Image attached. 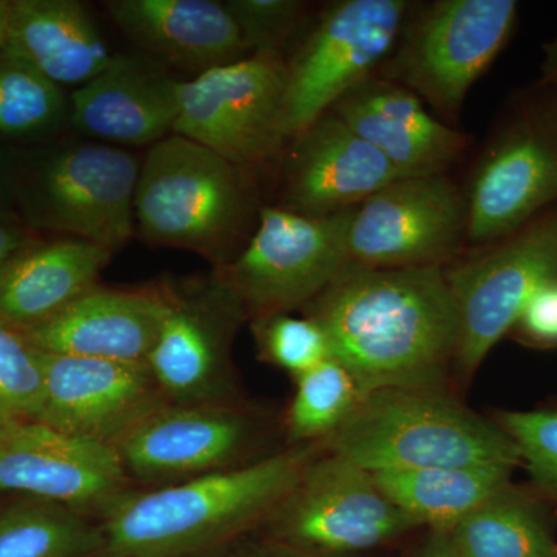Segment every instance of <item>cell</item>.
Listing matches in <instances>:
<instances>
[{"label": "cell", "mask_w": 557, "mask_h": 557, "mask_svg": "<svg viewBox=\"0 0 557 557\" xmlns=\"http://www.w3.org/2000/svg\"><path fill=\"white\" fill-rule=\"evenodd\" d=\"M515 0H435L410 7L397 44L379 69L454 126L469 90L508 46Z\"/></svg>", "instance_id": "6"}, {"label": "cell", "mask_w": 557, "mask_h": 557, "mask_svg": "<svg viewBox=\"0 0 557 557\" xmlns=\"http://www.w3.org/2000/svg\"><path fill=\"white\" fill-rule=\"evenodd\" d=\"M223 3L236 21L249 54H282L307 11V3L299 0H226Z\"/></svg>", "instance_id": "33"}, {"label": "cell", "mask_w": 557, "mask_h": 557, "mask_svg": "<svg viewBox=\"0 0 557 557\" xmlns=\"http://www.w3.org/2000/svg\"><path fill=\"white\" fill-rule=\"evenodd\" d=\"M131 487L115 446L39 420L0 423V493L54 502L98 520Z\"/></svg>", "instance_id": "16"}, {"label": "cell", "mask_w": 557, "mask_h": 557, "mask_svg": "<svg viewBox=\"0 0 557 557\" xmlns=\"http://www.w3.org/2000/svg\"><path fill=\"white\" fill-rule=\"evenodd\" d=\"M304 314L362 394L379 388L456 392L457 319L443 267L375 269L348 262Z\"/></svg>", "instance_id": "1"}, {"label": "cell", "mask_w": 557, "mask_h": 557, "mask_svg": "<svg viewBox=\"0 0 557 557\" xmlns=\"http://www.w3.org/2000/svg\"><path fill=\"white\" fill-rule=\"evenodd\" d=\"M409 557H460L450 542L448 531L424 530V536L418 542Z\"/></svg>", "instance_id": "37"}, {"label": "cell", "mask_w": 557, "mask_h": 557, "mask_svg": "<svg viewBox=\"0 0 557 557\" xmlns=\"http://www.w3.org/2000/svg\"><path fill=\"white\" fill-rule=\"evenodd\" d=\"M16 161L9 149L0 146V218L17 219L14 203V185H16Z\"/></svg>", "instance_id": "35"}, {"label": "cell", "mask_w": 557, "mask_h": 557, "mask_svg": "<svg viewBox=\"0 0 557 557\" xmlns=\"http://www.w3.org/2000/svg\"><path fill=\"white\" fill-rule=\"evenodd\" d=\"M274 544V542H273ZM248 557H322L311 555V553L300 552V549L285 547V545L274 544L273 548L263 549V552L255 553Z\"/></svg>", "instance_id": "39"}, {"label": "cell", "mask_w": 557, "mask_h": 557, "mask_svg": "<svg viewBox=\"0 0 557 557\" xmlns=\"http://www.w3.org/2000/svg\"><path fill=\"white\" fill-rule=\"evenodd\" d=\"M330 110L383 153L401 178L448 174L471 148V135L435 119L413 91L379 73L347 90Z\"/></svg>", "instance_id": "18"}, {"label": "cell", "mask_w": 557, "mask_h": 557, "mask_svg": "<svg viewBox=\"0 0 557 557\" xmlns=\"http://www.w3.org/2000/svg\"><path fill=\"white\" fill-rule=\"evenodd\" d=\"M11 0H0V50L5 46Z\"/></svg>", "instance_id": "40"}, {"label": "cell", "mask_w": 557, "mask_h": 557, "mask_svg": "<svg viewBox=\"0 0 557 557\" xmlns=\"http://www.w3.org/2000/svg\"><path fill=\"white\" fill-rule=\"evenodd\" d=\"M33 240H36L35 233L21 220L0 218V269L14 252L32 244Z\"/></svg>", "instance_id": "36"}, {"label": "cell", "mask_w": 557, "mask_h": 557, "mask_svg": "<svg viewBox=\"0 0 557 557\" xmlns=\"http://www.w3.org/2000/svg\"><path fill=\"white\" fill-rule=\"evenodd\" d=\"M324 443L159 487H131L98 518L104 556L193 557L263 525Z\"/></svg>", "instance_id": "2"}, {"label": "cell", "mask_w": 557, "mask_h": 557, "mask_svg": "<svg viewBox=\"0 0 557 557\" xmlns=\"http://www.w3.org/2000/svg\"><path fill=\"white\" fill-rule=\"evenodd\" d=\"M281 207L324 218L357 208L399 177L386 157L332 110L293 138Z\"/></svg>", "instance_id": "19"}, {"label": "cell", "mask_w": 557, "mask_h": 557, "mask_svg": "<svg viewBox=\"0 0 557 557\" xmlns=\"http://www.w3.org/2000/svg\"><path fill=\"white\" fill-rule=\"evenodd\" d=\"M101 557H115V556H101Z\"/></svg>", "instance_id": "41"}, {"label": "cell", "mask_w": 557, "mask_h": 557, "mask_svg": "<svg viewBox=\"0 0 557 557\" xmlns=\"http://www.w3.org/2000/svg\"><path fill=\"white\" fill-rule=\"evenodd\" d=\"M468 201L448 174L403 177L355 209L348 262L375 269L446 267L467 249Z\"/></svg>", "instance_id": "15"}, {"label": "cell", "mask_w": 557, "mask_h": 557, "mask_svg": "<svg viewBox=\"0 0 557 557\" xmlns=\"http://www.w3.org/2000/svg\"><path fill=\"white\" fill-rule=\"evenodd\" d=\"M115 252L90 242L33 240L0 269V318L20 330L49 321L97 287Z\"/></svg>", "instance_id": "23"}, {"label": "cell", "mask_w": 557, "mask_h": 557, "mask_svg": "<svg viewBox=\"0 0 557 557\" xmlns=\"http://www.w3.org/2000/svg\"><path fill=\"white\" fill-rule=\"evenodd\" d=\"M408 0H338L321 11L287 61L285 131L298 137L362 79L375 75L397 44Z\"/></svg>", "instance_id": "13"}, {"label": "cell", "mask_w": 557, "mask_h": 557, "mask_svg": "<svg viewBox=\"0 0 557 557\" xmlns=\"http://www.w3.org/2000/svg\"><path fill=\"white\" fill-rule=\"evenodd\" d=\"M509 335L527 347L557 348V281L531 296Z\"/></svg>", "instance_id": "34"}, {"label": "cell", "mask_w": 557, "mask_h": 557, "mask_svg": "<svg viewBox=\"0 0 557 557\" xmlns=\"http://www.w3.org/2000/svg\"><path fill=\"white\" fill-rule=\"evenodd\" d=\"M260 528L274 544L322 557L361 555L418 531L372 472L325 448Z\"/></svg>", "instance_id": "10"}, {"label": "cell", "mask_w": 557, "mask_h": 557, "mask_svg": "<svg viewBox=\"0 0 557 557\" xmlns=\"http://www.w3.org/2000/svg\"><path fill=\"white\" fill-rule=\"evenodd\" d=\"M295 380V394L282 417L285 445L325 443L364 398L355 376L335 358Z\"/></svg>", "instance_id": "28"}, {"label": "cell", "mask_w": 557, "mask_h": 557, "mask_svg": "<svg viewBox=\"0 0 557 557\" xmlns=\"http://www.w3.org/2000/svg\"><path fill=\"white\" fill-rule=\"evenodd\" d=\"M491 418L518 446L531 487L557 512V398L531 410H493Z\"/></svg>", "instance_id": "30"}, {"label": "cell", "mask_w": 557, "mask_h": 557, "mask_svg": "<svg viewBox=\"0 0 557 557\" xmlns=\"http://www.w3.org/2000/svg\"><path fill=\"white\" fill-rule=\"evenodd\" d=\"M255 215L247 171L172 134L150 146L135 189V234L188 249L222 269L240 251Z\"/></svg>", "instance_id": "4"}, {"label": "cell", "mask_w": 557, "mask_h": 557, "mask_svg": "<svg viewBox=\"0 0 557 557\" xmlns=\"http://www.w3.org/2000/svg\"><path fill=\"white\" fill-rule=\"evenodd\" d=\"M141 161L106 143H64L16 161L14 203L28 230L120 251L135 236Z\"/></svg>", "instance_id": "5"}, {"label": "cell", "mask_w": 557, "mask_h": 557, "mask_svg": "<svg viewBox=\"0 0 557 557\" xmlns=\"http://www.w3.org/2000/svg\"><path fill=\"white\" fill-rule=\"evenodd\" d=\"M42 423L115 446L153 409L163 405L146 362L44 354Z\"/></svg>", "instance_id": "17"}, {"label": "cell", "mask_w": 557, "mask_h": 557, "mask_svg": "<svg viewBox=\"0 0 557 557\" xmlns=\"http://www.w3.org/2000/svg\"><path fill=\"white\" fill-rule=\"evenodd\" d=\"M287 61L282 54L244 60L180 81L172 134L199 143L242 170L277 159L285 131Z\"/></svg>", "instance_id": "12"}, {"label": "cell", "mask_w": 557, "mask_h": 557, "mask_svg": "<svg viewBox=\"0 0 557 557\" xmlns=\"http://www.w3.org/2000/svg\"><path fill=\"white\" fill-rule=\"evenodd\" d=\"M325 450L369 472L511 465L518 446L493 418L456 392L379 388L324 443Z\"/></svg>", "instance_id": "3"}, {"label": "cell", "mask_w": 557, "mask_h": 557, "mask_svg": "<svg viewBox=\"0 0 557 557\" xmlns=\"http://www.w3.org/2000/svg\"><path fill=\"white\" fill-rule=\"evenodd\" d=\"M542 50H544V58H542L541 79L539 81L542 83L557 81V35L544 44Z\"/></svg>", "instance_id": "38"}, {"label": "cell", "mask_w": 557, "mask_h": 557, "mask_svg": "<svg viewBox=\"0 0 557 557\" xmlns=\"http://www.w3.org/2000/svg\"><path fill=\"white\" fill-rule=\"evenodd\" d=\"M259 358L293 379L332 358L327 335L314 319L289 313L251 319Z\"/></svg>", "instance_id": "32"}, {"label": "cell", "mask_w": 557, "mask_h": 557, "mask_svg": "<svg viewBox=\"0 0 557 557\" xmlns=\"http://www.w3.org/2000/svg\"><path fill=\"white\" fill-rule=\"evenodd\" d=\"M457 319L456 387H467L531 296L557 281V205L443 267Z\"/></svg>", "instance_id": "8"}, {"label": "cell", "mask_w": 557, "mask_h": 557, "mask_svg": "<svg viewBox=\"0 0 557 557\" xmlns=\"http://www.w3.org/2000/svg\"><path fill=\"white\" fill-rule=\"evenodd\" d=\"M273 418L244 399L163 403L115 443L132 485L159 487L256 463L285 448Z\"/></svg>", "instance_id": "9"}, {"label": "cell", "mask_w": 557, "mask_h": 557, "mask_svg": "<svg viewBox=\"0 0 557 557\" xmlns=\"http://www.w3.org/2000/svg\"><path fill=\"white\" fill-rule=\"evenodd\" d=\"M355 209L313 218L282 207L260 208L245 247L215 273L248 319L304 309L347 265Z\"/></svg>", "instance_id": "11"}, {"label": "cell", "mask_w": 557, "mask_h": 557, "mask_svg": "<svg viewBox=\"0 0 557 557\" xmlns=\"http://www.w3.org/2000/svg\"><path fill=\"white\" fill-rule=\"evenodd\" d=\"M180 81L146 58L115 54L70 95V123L106 145L153 146L174 131Z\"/></svg>", "instance_id": "21"}, {"label": "cell", "mask_w": 557, "mask_h": 557, "mask_svg": "<svg viewBox=\"0 0 557 557\" xmlns=\"http://www.w3.org/2000/svg\"><path fill=\"white\" fill-rule=\"evenodd\" d=\"M556 516L530 483L511 482L448 533L460 557H557Z\"/></svg>", "instance_id": "25"}, {"label": "cell", "mask_w": 557, "mask_h": 557, "mask_svg": "<svg viewBox=\"0 0 557 557\" xmlns=\"http://www.w3.org/2000/svg\"><path fill=\"white\" fill-rule=\"evenodd\" d=\"M42 351L0 318V423L38 420L44 405Z\"/></svg>", "instance_id": "31"}, {"label": "cell", "mask_w": 557, "mask_h": 557, "mask_svg": "<svg viewBox=\"0 0 557 557\" xmlns=\"http://www.w3.org/2000/svg\"><path fill=\"white\" fill-rule=\"evenodd\" d=\"M166 313L146 364L161 397L174 405L239 401L233 347L248 317L218 273L163 284Z\"/></svg>", "instance_id": "14"}, {"label": "cell", "mask_w": 557, "mask_h": 557, "mask_svg": "<svg viewBox=\"0 0 557 557\" xmlns=\"http://www.w3.org/2000/svg\"><path fill=\"white\" fill-rule=\"evenodd\" d=\"M463 189L471 248L493 244L556 207L557 81H539L512 102Z\"/></svg>", "instance_id": "7"}, {"label": "cell", "mask_w": 557, "mask_h": 557, "mask_svg": "<svg viewBox=\"0 0 557 557\" xmlns=\"http://www.w3.org/2000/svg\"><path fill=\"white\" fill-rule=\"evenodd\" d=\"M3 47L62 89L86 86L115 58L78 0H11Z\"/></svg>", "instance_id": "24"}, {"label": "cell", "mask_w": 557, "mask_h": 557, "mask_svg": "<svg viewBox=\"0 0 557 557\" xmlns=\"http://www.w3.org/2000/svg\"><path fill=\"white\" fill-rule=\"evenodd\" d=\"M516 467L405 469L372 472L383 493L418 530L449 531L480 504L512 482Z\"/></svg>", "instance_id": "26"}, {"label": "cell", "mask_w": 557, "mask_h": 557, "mask_svg": "<svg viewBox=\"0 0 557 557\" xmlns=\"http://www.w3.org/2000/svg\"><path fill=\"white\" fill-rule=\"evenodd\" d=\"M100 523L76 509L20 497L0 507V557H101Z\"/></svg>", "instance_id": "27"}, {"label": "cell", "mask_w": 557, "mask_h": 557, "mask_svg": "<svg viewBox=\"0 0 557 557\" xmlns=\"http://www.w3.org/2000/svg\"><path fill=\"white\" fill-rule=\"evenodd\" d=\"M112 21L157 60L196 76L249 54L225 3L214 0H109Z\"/></svg>", "instance_id": "22"}, {"label": "cell", "mask_w": 557, "mask_h": 557, "mask_svg": "<svg viewBox=\"0 0 557 557\" xmlns=\"http://www.w3.org/2000/svg\"><path fill=\"white\" fill-rule=\"evenodd\" d=\"M70 119V97L27 61L0 50V138L36 139Z\"/></svg>", "instance_id": "29"}, {"label": "cell", "mask_w": 557, "mask_h": 557, "mask_svg": "<svg viewBox=\"0 0 557 557\" xmlns=\"http://www.w3.org/2000/svg\"><path fill=\"white\" fill-rule=\"evenodd\" d=\"M166 313L163 285L91 288L49 321L22 330L44 354L146 362Z\"/></svg>", "instance_id": "20"}]
</instances>
